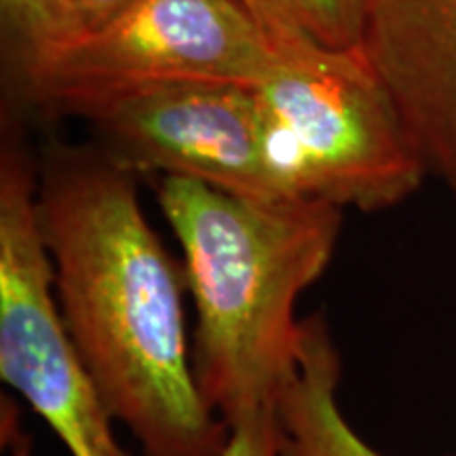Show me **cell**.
Masks as SVG:
<instances>
[{"label": "cell", "instance_id": "cell-1", "mask_svg": "<svg viewBox=\"0 0 456 456\" xmlns=\"http://www.w3.org/2000/svg\"><path fill=\"white\" fill-rule=\"evenodd\" d=\"M37 214L57 311L112 419L142 456H220L228 427L192 374L184 265L142 212L134 171L102 148L51 144Z\"/></svg>", "mask_w": 456, "mask_h": 456}, {"label": "cell", "instance_id": "cell-13", "mask_svg": "<svg viewBox=\"0 0 456 456\" xmlns=\"http://www.w3.org/2000/svg\"><path fill=\"white\" fill-rule=\"evenodd\" d=\"M3 444L9 446V456H32V442L20 425V412L13 403L3 399Z\"/></svg>", "mask_w": 456, "mask_h": 456}, {"label": "cell", "instance_id": "cell-4", "mask_svg": "<svg viewBox=\"0 0 456 456\" xmlns=\"http://www.w3.org/2000/svg\"><path fill=\"white\" fill-rule=\"evenodd\" d=\"M292 49L298 47L283 45L239 0H138L20 70L34 102L68 110L95 95L165 81L260 85Z\"/></svg>", "mask_w": 456, "mask_h": 456}, {"label": "cell", "instance_id": "cell-6", "mask_svg": "<svg viewBox=\"0 0 456 456\" xmlns=\"http://www.w3.org/2000/svg\"><path fill=\"white\" fill-rule=\"evenodd\" d=\"M102 151L129 171L205 182L249 199H289L271 161L254 85L165 81L77 102Z\"/></svg>", "mask_w": 456, "mask_h": 456}, {"label": "cell", "instance_id": "cell-5", "mask_svg": "<svg viewBox=\"0 0 456 456\" xmlns=\"http://www.w3.org/2000/svg\"><path fill=\"white\" fill-rule=\"evenodd\" d=\"M0 379L72 456H129L57 311L37 214V163L13 138L0 152Z\"/></svg>", "mask_w": 456, "mask_h": 456}, {"label": "cell", "instance_id": "cell-12", "mask_svg": "<svg viewBox=\"0 0 456 456\" xmlns=\"http://www.w3.org/2000/svg\"><path fill=\"white\" fill-rule=\"evenodd\" d=\"M135 3L138 0H74V9H77L81 32H91L106 26Z\"/></svg>", "mask_w": 456, "mask_h": 456}, {"label": "cell", "instance_id": "cell-2", "mask_svg": "<svg viewBox=\"0 0 456 456\" xmlns=\"http://www.w3.org/2000/svg\"><path fill=\"white\" fill-rule=\"evenodd\" d=\"M159 208L180 241L197 311L192 374L226 427L273 410L305 340L298 298L328 269L342 209L313 199H249L165 175Z\"/></svg>", "mask_w": 456, "mask_h": 456}, {"label": "cell", "instance_id": "cell-11", "mask_svg": "<svg viewBox=\"0 0 456 456\" xmlns=\"http://www.w3.org/2000/svg\"><path fill=\"white\" fill-rule=\"evenodd\" d=\"M220 456H283L277 410H260L228 427Z\"/></svg>", "mask_w": 456, "mask_h": 456}, {"label": "cell", "instance_id": "cell-7", "mask_svg": "<svg viewBox=\"0 0 456 456\" xmlns=\"http://www.w3.org/2000/svg\"><path fill=\"white\" fill-rule=\"evenodd\" d=\"M362 53L456 199V0H362Z\"/></svg>", "mask_w": 456, "mask_h": 456}, {"label": "cell", "instance_id": "cell-3", "mask_svg": "<svg viewBox=\"0 0 456 456\" xmlns=\"http://www.w3.org/2000/svg\"><path fill=\"white\" fill-rule=\"evenodd\" d=\"M254 87L289 199L379 212L423 184V157L362 51L292 49Z\"/></svg>", "mask_w": 456, "mask_h": 456}, {"label": "cell", "instance_id": "cell-8", "mask_svg": "<svg viewBox=\"0 0 456 456\" xmlns=\"http://www.w3.org/2000/svg\"><path fill=\"white\" fill-rule=\"evenodd\" d=\"M340 370L328 322L319 315L306 317L298 370L275 406L283 456H387L342 414Z\"/></svg>", "mask_w": 456, "mask_h": 456}, {"label": "cell", "instance_id": "cell-10", "mask_svg": "<svg viewBox=\"0 0 456 456\" xmlns=\"http://www.w3.org/2000/svg\"><path fill=\"white\" fill-rule=\"evenodd\" d=\"M0 7L20 64L81 32L74 0H0Z\"/></svg>", "mask_w": 456, "mask_h": 456}, {"label": "cell", "instance_id": "cell-9", "mask_svg": "<svg viewBox=\"0 0 456 456\" xmlns=\"http://www.w3.org/2000/svg\"><path fill=\"white\" fill-rule=\"evenodd\" d=\"M283 45L362 51V0H239Z\"/></svg>", "mask_w": 456, "mask_h": 456}]
</instances>
